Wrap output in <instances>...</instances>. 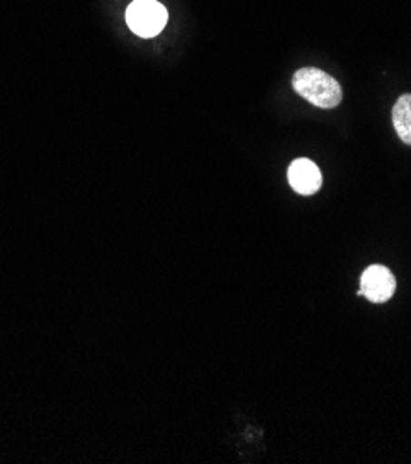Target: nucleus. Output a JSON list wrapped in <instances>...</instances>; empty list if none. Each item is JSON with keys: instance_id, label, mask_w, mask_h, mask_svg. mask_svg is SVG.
Instances as JSON below:
<instances>
[{"instance_id": "20e7f679", "label": "nucleus", "mask_w": 411, "mask_h": 464, "mask_svg": "<svg viewBox=\"0 0 411 464\" xmlns=\"http://www.w3.org/2000/svg\"><path fill=\"white\" fill-rule=\"evenodd\" d=\"M288 179H289L291 188L298 195H304V197L315 195L318 189H321V185H323L321 170H318V167L313 161L304 160V158L295 160L289 165Z\"/></svg>"}, {"instance_id": "f03ea898", "label": "nucleus", "mask_w": 411, "mask_h": 464, "mask_svg": "<svg viewBox=\"0 0 411 464\" xmlns=\"http://www.w3.org/2000/svg\"><path fill=\"white\" fill-rule=\"evenodd\" d=\"M167 10L158 0H133L126 10L130 30L140 37H156L167 24Z\"/></svg>"}, {"instance_id": "f257e3e1", "label": "nucleus", "mask_w": 411, "mask_h": 464, "mask_svg": "<svg viewBox=\"0 0 411 464\" xmlns=\"http://www.w3.org/2000/svg\"><path fill=\"white\" fill-rule=\"evenodd\" d=\"M293 89L311 106L321 110H334L343 101V89L339 82L328 72L315 67L297 71L293 76Z\"/></svg>"}, {"instance_id": "7ed1b4c3", "label": "nucleus", "mask_w": 411, "mask_h": 464, "mask_svg": "<svg viewBox=\"0 0 411 464\" xmlns=\"http://www.w3.org/2000/svg\"><path fill=\"white\" fill-rule=\"evenodd\" d=\"M359 293L361 296L367 298L373 304H384L391 300L396 289V280L389 268L382 265H373L369 268H365L361 274V282H359Z\"/></svg>"}, {"instance_id": "39448f33", "label": "nucleus", "mask_w": 411, "mask_h": 464, "mask_svg": "<svg viewBox=\"0 0 411 464\" xmlns=\"http://www.w3.org/2000/svg\"><path fill=\"white\" fill-rule=\"evenodd\" d=\"M393 126L400 141L411 145V95H402L393 106Z\"/></svg>"}]
</instances>
